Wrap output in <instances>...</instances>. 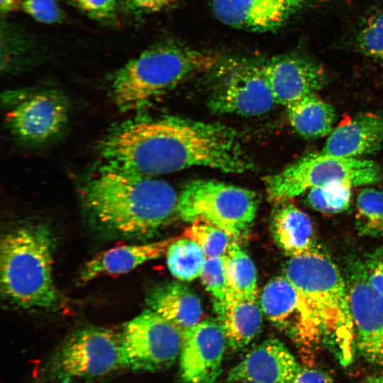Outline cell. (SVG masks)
<instances>
[{"instance_id": "obj_19", "label": "cell", "mask_w": 383, "mask_h": 383, "mask_svg": "<svg viewBox=\"0 0 383 383\" xmlns=\"http://www.w3.org/2000/svg\"><path fill=\"white\" fill-rule=\"evenodd\" d=\"M178 238L120 245L102 251L85 263L79 274V281L86 283L104 275L129 272L148 261L162 257Z\"/></svg>"}, {"instance_id": "obj_34", "label": "cell", "mask_w": 383, "mask_h": 383, "mask_svg": "<svg viewBox=\"0 0 383 383\" xmlns=\"http://www.w3.org/2000/svg\"><path fill=\"white\" fill-rule=\"evenodd\" d=\"M293 383H334L326 372L310 367H301Z\"/></svg>"}, {"instance_id": "obj_27", "label": "cell", "mask_w": 383, "mask_h": 383, "mask_svg": "<svg viewBox=\"0 0 383 383\" xmlns=\"http://www.w3.org/2000/svg\"><path fill=\"white\" fill-rule=\"evenodd\" d=\"M183 237L196 242L206 258L225 255L233 242V238L219 227L200 221L191 223L184 231Z\"/></svg>"}, {"instance_id": "obj_35", "label": "cell", "mask_w": 383, "mask_h": 383, "mask_svg": "<svg viewBox=\"0 0 383 383\" xmlns=\"http://www.w3.org/2000/svg\"><path fill=\"white\" fill-rule=\"evenodd\" d=\"M137 7L156 11L170 5L174 0H130Z\"/></svg>"}, {"instance_id": "obj_2", "label": "cell", "mask_w": 383, "mask_h": 383, "mask_svg": "<svg viewBox=\"0 0 383 383\" xmlns=\"http://www.w3.org/2000/svg\"><path fill=\"white\" fill-rule=\"evenodd\" d=\"M97 227L125 238L152 235L177 213L179 196L167 182L104 163L80 189Z\"/></svg>"}, {"instance_id": "obj_9", "label": "cell", "mask_w": 383, "mask_h": 383, "mask_svg": "<svg viewBox=\"0 0 383 383\" xmlns=\"http://www.w3.org/2000/svg\"><path fill=\"white\" fill-rule=\"evenodd\" d=\"M121 334L122 368L155 372L179 357L184 331L148 308L125 323Z\"/></svg>"}, {"instance_id": "obj_24", "label": "cell", "mask_w": 383, "mask_h": 383, "mask_svg": "<svg viewBox=\"0 0 383 383\" xmlns=\"http://www.w3.org/2000/svg\"><path fill=\"white\" fill-rule=\"evenodd\" d=\"M224 259L228 285L226 299L257 296V270L248 255L233 241Z\"/></svg>"}, {"instance_id": "obj_3", "label": "cell", "mask_w": 383, "mask_h": 383, "mask_svg": "<svg viewBox=\"0 0 383 383\" xmlns=\"http://www.w3.org/2000/svg\"><path fill=\"white\" fill-rule=\"evenodd\" d=\"M284 276L317 316L322 345L341 366H349L357 352L355 333L346 280L336 265L316 249L290 257Z\"/></svg>"}, {"instance_id": "obj_28", "label": "cell", "mask_w": 383, "mask_h": 383, "mask_svg": "<svg viewBox=\"0 0 383 383\" xmlns=\"http://www.w3.org/2000/svg\"><path fill=\"white\" fill-rule=\"evenodd\" d=\"M352 187L331 184L309 190L307 201L311 208L320 212L333 214L346 210L351 199Z\"/></svg>"}, {"instance_id": "obj_31", "label": "cell", "mask_w": 383, "mask_h": 383, "mask_svg": "<svg viewBox=\"0 0 383 383\" xmlns=\"http://www.w3.org/2000/svg\"><path fill=\"white\" fill-rule=\"evenodd\" d=\"M22 8L36 21L53 23L62 18V11L55 0H23Z\"/></svg>"}, {"instance_id": "obj_11", "label": "cell", "mask_w": 383, "mask_h": 383, "mask_svg": "<svg viewBox=\"0 0 383 383\" xmlns=\"http://www.w3.org/2000/svg\"><path fill=\"white\" fill-rule=\"evenodd\" d=\"M263 313L286 332L301 350L322 345L319 321L306 300L284 277L272 279L260 296Z\"/></svg>"}, {"instance_id": "obj_17", "label": "cell", "mask_w": 383, "mask_h": 383, "mask_svg": "<svg viewBox=\"0 0 383 383\" xmlns=\"http://www.w3.org/2000/svg\"><path fill=\"white\" fill-rule=\"evenodd\" d=\"M294 356L277 338L252 348L228 372L230 382L293 383L301 369Z\"/></svg>"}, {"instance_id": "obj_20", "label": "cell", "mask_w": 383, "mask_h": 383, "mask_svg": "<svg viewBox=\"0 0 383 383\" xmlns=\"http://www.w3.org/2000/svg\"><path fill=\"white\" fill-rule=\"evenodd\" d=\"M270 229L275 243L290 257L318 249L311 219L289 201L277 203Z\"/></svg>"}, {"instance_id": "obj_1", "label": "cell", "mask_w": 383, "mask_h": 383, "mask_svg": "<svg viewBox=\"0 0 383 383\" xmlns=\"http://www.w3.org/2000/svg\"><path fill=\"white\" fill-rule=\"evenodd\" d=\"M99 148L106 164L148 177L194 166L231 173L252 167L231 129L174 116L124 121L104 136Z\"/></svg>"}, {"instance_id": "obj_21", "label": "cell", "mask_w": 383, "mask_h": 383, "mask_svg": "<svg viewBox=\"0 0 383 383\" xmlns=\"http://www.w3.org/2000/svg\"><path fill=\"white\" fill-rule=\"evenodd\" d=\"M214 306L231 349H243L260 333L263 312L257 296L228 298L224 303Z\"/></svg>"}, {"instance_id": "obj_29", "label": "cell", "mask_w": 383, "mask_h": 383, "mask_svg": "<svg viewBox=\"0 0 383 383\" xmlns=\"http://www.w3.org/2000/svg\"><path fill=\"white\" fill-rule=\"evenodd\" d=\"M355 44L365 55L383 61V8L365 19L357 30Z\"/></svg>"}, {"instance_id": "obj_26", "label": "cell", "mask_w": 383, "mask_h": 383, "mask_svg": "<svg viewBox=\"0 0 383 383\" xmlns=\"http://www.w3.org/2000/svg\"><path fill=\"white\" fill-rule=\"evenodd\" d=\"M355 223L362 235L383 238V191L362 189L356 201Z\"/></svg>"}, {"instance_id": "obj_36", "label": "cell", "mask_w": 383, "mask_h": 383, "mask_svg": "<svg viewBox=\"0 0 383 383\" xmlns=\"http://www.w3.org/2000/svg\"><path fill=\"white\" fill-rule=\"evenodd\" d=\"M22 0H0L1 12H11L18 10L22 7Z\"/></svg>"}, {"instance_id": "obj_13", "label": "cell", "mask_w": 383, "mask_h": 383, "mask_svg": "<svg viewBox=\"0 0 383 383\" xmlns=\"http://www.w3.org/2000/svg\"><path fill=\"white\" fill-rule=\"evenodd\" d=\"M227 345L219 322L206 320L184 331L179 356V375L184 383H216L222 372Z\"/></svg>"}, {"instance_id": "obj_30", "label": "cell", "mask_w": 383, "mask_h": 383, "mask_svg": "<svg viewBox=\"0 0 383 383\" xmlns=\"http://www.w3.org/2000/svg\"><path fill=\"white\" fill-rule=\"evenodd\" d=\"M200 277L215 304L224 303L228 292L224 255L206 258Z\"/></svg>"}, {"instance_id": "obj_33", "label": "cell", "mask_w": 383, "mask_h": 383, "mask_svg": "<svg viewBox=\"0 0 383 383\" xmlns=\"http://www.w3.org/2000/svg\"><path fill=\"white\" fill-rule=\"evenodd\" d=\"M91 18H108L116 10L117 0H70Z\"/></svg>"}, {"instance_id": "obj_4", "label": "cell", "mask_w": 383, "mask_h": 383, "mask_svg": "<svg viewBox=\"0 0 383 383\" xmlns=\"http://www.w3.org/2000/svg\"><path fill=\"white\" fill-rule=\"evenodd\" d=\"M1 292L24 310H50L60 301L53 277V239L44 224L27 223L8 231L1 242Z\"/></svg>"}, {"instance_id": "obj_15", "label": "cell", "mask_w": 383, "mask_h": 383, "mask_svg": "<svg viewBox=\"0 0 383 383\" xmlns=\"http://www.w3.org/2000/svg\"><path fill=\"white\" fill-rule=\"evenodd\" d=\"M318 0H212L218 20L232 28L253 32L279 28Z\"/></svg>"}, {"instance_id": "obj_38", "label": "cell", "mask_w": 383, "mask_h": 383, "mask_svg": "<svg viewBox=\"0 0 383 383\" xmlns=\"http://www.w3.org/2000/svg\"><path fill=\"white\" fill-rule=\"evenodd\" d=\"M239 383H254V382H240Z\"/></svg>"}, {"instance_id": "obj_8", "label": "cell", "mask_w": 383, "mask_h": 383, "mask_svg": "<svg viewBox=\"0 0 383 383\" xmlns=\"http://www.w3.org/2000/svg\"><path fill=\"white\" fill-rule=\"evenodd\" d=\"M255 192L215 180L188 183L178 198L177 214L189 223L213 224L235 238L251 226L257 211Z\"/></svg>"}, {"instance_id": "obj_12", "label": "cell", "mask_w": 383, "mask_h": 383, "mask_svg": "<svg viewBox=\"0 0 383 383\" xmlns=\"http://www.w3.org/2000/svg\"><path fill=\"white\" fill-rule=\"evenodd\" d=\"M345 280L356 351L368 363L383 367V296L369 282L360 260L350 263Z\"/></svg>"}, {"instance_id": "obj_16", "label": "cell", "mask_w": 383, "mask_h": 383, "mask_svg": "<svg viewBox=\"0 0 383 383\" xmlns=\"http://www.w3.org/2000/svg\"><path fill=\"white\" fill-rule=\"evenodd\" d=\"M277 104L288 107L321 89L326 82L323 69L299 55L276 57L262 66Z\"/></svg>"}, {"instance_id": "obj_25", "label": "cell", "mask_w": 383, "mask_h": 383, "mask_svg": "<svg viewBox=\"0 0 383 383\" xmlns=\"http://www.w3.org/2000/svg\"><path fill=\"white\" fill-rule=\"evenodd\" d=\"M167 264L170 273L182 281H192L200 277L206 257L194 240L178 238L169 247Z\"/></svg>"}, {"instance_id": "obj_6", "label": "cell", "mask_w": 383, "mask_h": 383, "mask_svg": "<svg viewBox=\"0 0 383 383\" xmlns=\"http://www.w3.org/2000/svg\"><path fill=\"white\" fill-rule=\"evenodd\" d=\"M122 368L121 334L89 326L70 334L43 363L40 380L73 383L105 376Z\"/></svg>"}, {"instance_id": "obj_18", "label": "cell", "mask_w": 383, "mask_h": 383, "mask_svg": "<svg viewBox=\"0 0 383 383\" xmlns=\"http://www.w3.org/2000/svg\"><path fill=\"white\" fill-rule=\"evenodd\" d=\"M383 144V118L362 113L342 121L329 134L321 153L357 158L378 151Z\"/></svg>"}, {"instance_id": "obj_32", "label": "cell", "mask_w": 383, "mask_h": 383, "mask_svg": "<svg viewBox=\"0 0 383 383\" xmlns=\"http://www.w3.org/2000/svg\"><path fill=\"white\" fill-rule=\"evenodd\" d=\"M363 265L369 282L383 296V245L371 252Z\"/></svg>"}, {"instance_id": "obj_37", "label": "cell", "mask_w": 383, "mask_h": 383, "mask_svg": "<svg viewBox=\"0 0 383 383\" xmlns=\"http://www.w3.org/2000/svg\"><path fill=\"white\" fill-rule=\"evenodd\" d=\"M365 383H383V374L370 376L365 379Z\"/></svg>"}, {"instance_id": "obj_22", "label": "cell", "mask_w": 383, "mask_h": 383, "mask_svg": "<svg viewBox=\"0 0 383 383\" xmlns=\"http://www.w3.org/2000/svg\"><path fill=\"white\" fill-rule=\"evenodd\" d=\"M148 308L183 331L200 322L203 309L199 298L187 286L170 282L155 288L147 299Z\"/></svg>"}, {"instance_id": "obj_5", "label": "cell", "mask_w": 383, "mask_h": 383, "mask_svg": "<svg viewBox=\"0 0 383 383\" xmlns=\"http://www.w3.org/2000/svg\"><path fill=\"white\" fill-rule=\"evenodd\" d=\"M216 56L174 45L152 47L114 74L111 96L121 111H136L193 74L216 65Z\"/></svg>"}, {"instance_id": "obj_10", "label": "cell", "mask_w": 383, "mask_h": 383, "mask_svg": "<svg viewBox=\"0 0 383 383\" xmlns=\"http://www.w3.org/2000/svg\"><path fill=\"white\" fill-rule=\"evenodd\" d=\"M6 123L11 133L30 144H43L60 135L69 121L67 98L56 90L17 91L7 95Z\"/></svg>"}, {"instance_id": "obj_14", "label": "cell", "mask_w": 383, "mask_h": 383, "mask_svg": "<svg viewBox=\"0 0 383 383\" xmlns=\"http://www.w3.org/2000/svg\"><path fill=\"white\" fill-rule=\"evenodd\" d=\"M209 103L214 112L242 116L263 114L277 104L262 66L235 71L213 91Z\"/></svg>"}, {"instance_id": "obj_23", "label": "cell", "mask_w": 383, "mask_h": 383, "mask_svg": "<svg viewBox=\"0 0 383 383\" xmlns=\"http://www.w3.org/2000/svg\"><path fill=\"white\" fill-rule=\"evenodd\" d=\"M294 129L306 138L329 135L335 118L333 107L315 93L309 94L287 107Z\"/></svg>"}, {"instance_id": "obj_7", "label": "cell", "mask_w": 383, "mask_h": 383, "mask_svg": "<svg viewBox=\"0 0 383 383\" xmlns=\"http://www.w3.org/2000/svg\"><path fill=\"white\" fill-rule=\"evenodd\" d=\"M382 179L374 161L323 154L307 155L265 179L268 198L273 202L289 201L306 190L331 184L352 187L372 185Z\"/></svg>"}]
</instances>
